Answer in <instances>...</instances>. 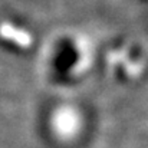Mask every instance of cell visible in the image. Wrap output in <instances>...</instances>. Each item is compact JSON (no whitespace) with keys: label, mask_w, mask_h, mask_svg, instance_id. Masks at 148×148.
I'll use <instances>...</instances> for the list:
<instances>
[{"label":"cell","mask_w":148,"mask_h":148,"mask_svg":"<svg viewBox=\"0 0 148 148\" xmlns=\"http://www.w3.org/2000/svg\"><path fill=\"white\" fill-rule=\"evenodd\" d=\"M84 127L82 115L72 106H59L50 116V128L55 137L63 143L75 140Z\"/></svg>","instance_id":"1"},{"label":"cell","mask_w":148,"mask_h":148,"mask_svg":"<svg viewBox=\"0 0 148 148\" xmlns=\"http://www.w3.org/2000/svg\"><path fill=\"white\" fill-rule=\"evenodd\" d=\"M0 38L6 42H10L12 45L27 49L33 45V38L23 29L12 25V23H1L0 25Z\"/></svg>","instance_id":"2"}]
</instances>
